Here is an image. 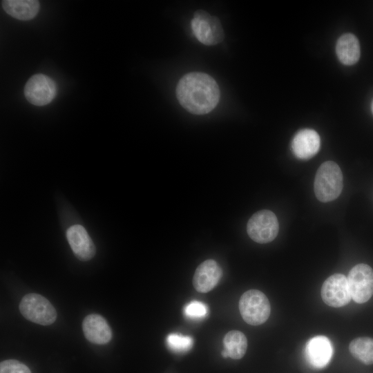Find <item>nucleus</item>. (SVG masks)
I'll return each instance as SVG.
<instances>
[{
    "label": "nucleus",
    "instance_id": "obj_1",
    "mask_svg": "<svg viewBox=\"0 0 373 373\" xmlns=\"http://www.w3.org/2000/svg\"><path fill=\"white\" fill-rule=\"evenodd\" d=\"M176 97L180 105L195 115L211 112L220 99V90L210 75L199 72L184 75L176 87Z\"/></svg>",
    "mask_w": 373,
    "mask_h": 373
},
{
    "label": "nucleus",
    "instance_id": "obj_2",
    "mask_svg": "<svg viewBox=\"0 0 373 373\" xmlns=\"http://www.w3.org/2000/svg\"><path fill=\"white\" fill-rule=\"evenodd\" d=\"M314 189L321 202H330L338 197L343 189V174L336 162L327 161L320 166L316 173Z\"/></svg>",
    "mask_w": 373,
    "mask_h": 373
},
{
    "label": "nucleus",
    "instance_id": "obj_3",
    "mask_svg": "<svg viewBox=\"0 0 373 373\" xmlns=\"http://www.w3.org/2000/svg\"><path fill=\"white\" fill-rule=\"evenodd\" d=\"M239 310L246 323L259 325L269 317L271 306L265 294L257 289H250L241 296Z\"/></svg>",
    "mask_w": 373,
    "mask_h": 373
},
{
    "label": "nucleus",
    "instance_id": "obj_4",
    "mask_svg": "<svg viewBox=\"0 0 373 373\" xmlns=\"http://www.w3.org/2000/svg\"><path fill=\"white\" fill-rule=\"evenodd\" d=\"M19 310L26 318L41 325H49L57 318L56 310L50 301L35 293L23 296L19 304Z\"/></svg>",
    "mask_w": 373,
    "mask_h": 373
},
{
    "label": "nucleus",
    "instance_id": "obj_5",
    "mask_svg": "<svg viewBox=\"0 0 373 373\" xmlns=\"http://www.w3.org/2000/svg\"><path fill=\"white\" fill-rule=\"evenodd\" d=\"M191 27L197 39L207 46L216 45L220 43L224 37L219 19L202 10H198L194 12Z\"/></svg>",
    "mask_w": 373,
    "mask_h": 373
},
{
    "label": "nucleus",
    "instance_id": "obj_6",
    "mask_svg": "<svg viewBox=\"0 0 373 373\" xmlns=\"http://www.w3.org/2000/svg\"><path fill=\"white\" fill-rule=\"evenodd\" d=\"M279 230V224L276 215L271 211H259L249 218L247 231L251 240L264 244L276 238Z\"/></svg>",
    "mask_w": 373,
    "mask_h": 373
},
{
    "label": "nucleus",
    "instance_id": "obj_7",
    "mask_svg": "<svg viewBox=\"0 0 373 373\" xmlns=\"http://www.w3.org/2000/svg\"><path fill=\"white\" fill-rule=\"evenodd\" d=\"M347 279L351 297L356 303H364L373 295V270L369 265H355Z\"/></svg>",
    "mask_w": 373,
    "mask_h": 373
},
{
    "label": "nucleus",
    "instance_id": "obj_8",
    "mask_svg": "<svg viewBox=\"0 0 373 373\" xmlns=\"http://www.w3.org/2000/svg\"><path fill=\"white\" fill-rule=\"evenodd\" d=\"M57 94L54 81L43 74L32 76L24 87L26 99L35 106H44L52 101Z\"/></svg>",
    "mask_w": 373,
    "mask_h": 373
},
{
    "label": "nucleus",
    "instance_id": "obj_9",
    "mask_svg": "<svg viewBox=\"0 0 373 373\" xmlns=\"http://www.w3.org/2000/svg\"><path fill=\"white\" fill-rule=\"evenodd\" d=\"M321 294L324 303L333 307L346 305L352 299L347 279L341 274L328 277L322 285Z\"/></svg>",
    "mask_w": 373,
    "mask_h": 373
},
{
    "label": "nucleus",
    "instance_id": "obj_10",
    "mask_svg": "<svg viewBox=\"0 0 373 373\" xmlns=\"http://www.w3.org/2000/svg\"><path fill=\"white\" fill-rule=\"evenodd\" d=\"M66 238L74 254L79 260L87 261L95 255V245L83 226L75 224L70 227L66 231Z\"/></svg>",
    "mask_w": 373,
    "mask_h": 373
},
{
    "label": "nucleus",
    "instance_id": "obj_11",
    "mask_svg": "<svg viewBox=\"0 0 373 373\" xmlns=\"http://www.w3.org/2000/svg\"><path fill=\"white\" fill-rule=\"evenodd\" d=\"M222 276V270L218 264L212 259L202 262L195 269L193 278L195 289L206 293L213 289Z\"/></svg>",
    "mask_w": 373,
    "mask_h": 373
},
{
    "label": "nucleus",
    "instance_id": "obj_12",
    "mask_svg": "<svg viewBox=\"0 0 373 373\" xmlns=\"http://www.w3.org/2000/svg\"><path fill=\"white\" fill-rule=\"evenodd\" d=\"M321 138L316 131L305 128L299 131L291 142V151L294 155L302 160L314 156L320 149Z\"/></svg>",
    "mask_w": 373,
    "mask_h": 373
},
{
    "label": "nucleus",
    "instance_id": "obj_13",
    "mask_svg": "<svg viewBox=\"0 0 373 373\" xmlns=\"http://www.w3.org/2000/svg\"><path fill=\"white\" fill-rule=\"evenodd\" d=\"M82 329L85 337L95 344H106L112 338L111 329L104 317L99 314H89L84 318Z\"/></svg>",
    "mask_w": 373,
    "mask_h": 373
},
{
    "label": "nucleus",
    "instance_id": "obj_14",
    "mask_svg": "<svg viewBox=\"0 0 373 373\" xmlns=\"http://www.w3.org/2000/svg\"><path fill=\"white\" fill-rule=\"evenodd\" d=\"M309 362L316 367H323L332 355V347L329 340L324 336H317L311 338L306 347Z\"/></svg>",
    "mask_w": 373,
    "mask_h": 373
},
{
    "label": "nucleus",
    "instance_id": "obj_15",
    "mask_svg": "<svg viewBox=\"0 0 373 373\" xmlns=\"http://www.w3.org/2000/svg\"><path fill=\"white\" fill-rule=\"evenodd\" d=\"M336 55L344 65L356 64L360 57V45L358 39L351 33L341 35L336 45Z\"/></svg>",
    "mask_w": 373,
    "mask_h": 373
},
{
    "label": "nucleus",
    "instance_id": "obj_16",
    "mask_svg": "<svg viewBox=\"0 0 373 373\" xmlns=\"http://www.w3.org/2000/svg\"><path fill=\"white\" fill-rule=\"evenodd\" d=\"M1 3L6 13L23 21L32 19L39 10V2L35 0H3Z\"/></svg>",
    "mask_w": 373,
    "mask_h": 373
},
{
    "label": "nucleus",
    "instance_id": "obj_17",
    "mask_svg": "<svg viewBox=\"0 0 373 373\" xmlns=\"http://www.w3.org/2000/svg\"><path fill=\"white\" fill-rule=\"evenodd\" d=\"M224 350L222 356L233 359H240L245 354L247 348V339L245 335L238 330H231L226 334L223 339Z\"/></svg>",
    "mask_w": 373,
    "mask_h": 373
},
{
    "label": "nucleus",
    "instance_id": "obj_18",
    "mask_svg": "<svg viewBox=\"0 0 373 373\" xmlns=\"http://www.w3.org/2000/svg\"><path fill=\"white\" fill-rule=\"evenodd\" d=\"M349 350L356 359L366 365L373 363V338L358 337L352 340Z\"/></svg>",
    "mask_w": 373,
    "mask_h": 373
},
{
    "label": "nucleus",
    "instance_id": "obj_19",
    "mask_svg": "<svg viewBox=\"0 0 373 373\" xmlns=\"http://www.w3.org/2000/svg\"><path fill=\"white\" fill-rule=\"evenodd\" d=\"M166 343L169 347L174 352H186L193 345V338L189 336L173 333L168 335Z\"/></svg>",
    "mask_w": 373,
    "mask_h": 373
},
{
    "label": "nucleus",
    "instance_id": "obj_20",
    "mask_svg": "<svg viewBox=\"0 0 373 373\" xmlns=\"http://www.w3.org/2000/svg\"><path fill=\"white\" fill-rule=\"evenodd\" d=\"M186 316L193 319L202 318L208 314L207 306L198 300H193L188 303L184 309Z\"/></svg>",
    "mask_w": 373,
    "mask_h": 373
},
{
    "label": "nucleus",
    "instance_id": "obj_21",
    "mask_svg": "<svg viewBox=\"0 0 373 373\" xmlns=\"http://www.w3.org/2000/svg\"><path fill=\"white\" fill-rule=\"evenodd\" d=\"M0 373H31L30 369L17 360H6L1 362Z\"/></svg>",
    "mask_w": 373,
    "mask_h": 373
},
{
    "label": "nucleus",
    "instance_id": "obj_22",
    "mask_svg": "<svg viewBox=\"0 0 373 373\" xmlns=\"http://www.w3.org/2000/svg\"><path fill=\"white\" fill-rule=\"evenodd\" d=\"M371 109H372V113H373V101H372V102Z\"/></svg>",
    "mask_w": 373,
    "mask_h": 373
}]
</instances>
